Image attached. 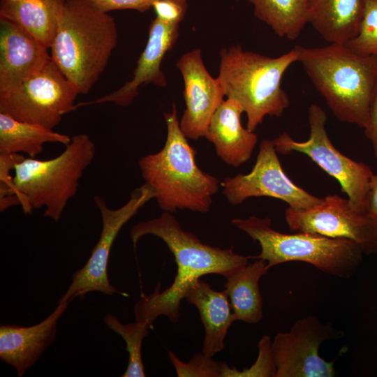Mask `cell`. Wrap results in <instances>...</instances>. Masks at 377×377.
Instances as JSON below:
<instances>
[{
    "instance_id": "obj_30",
    "label": "cell",
    "mask_w": 377,
    "mask_h": 377,
    "mask_svg": "<svg viewBox=\"0 0 377 377\" xmlns=\"http://www.w3.org/2000/svg\"><path fill=\"white\" fill-rule=\"evenodd\" d=\"M152 8L156 17L171 24H179L188 9V0H156Z\"/></svg>"
},
{
    "instance_id": "obj_3",
    "label": "cell",
    "mask_w": 377,
    "mask_h": 377,
    "mask_svg": "<svg viewBox=\"0 0 377 377\" xmlns=\"http://www.w3.org/2000/svg\"><path fill=\"white\" fill-rule=\"evenodd\" d=\"M164 118L165 145L159 151L140 159L142 177L153 188L154 198L163 212L186 209L207 213L221 182L196 164V151L180 128L175 104L171 112L164 113Z\"/></svg>"
},
{
    "instance_id": "obj_21",
    "label": "cell",
    "mask_w": 377,
    "mask_h": 377,
    "mask_svg": "<svg viewBox=\"0 0 377 377\" xmlns=\"http://www.w3.org/2000/svg\"><path fill=\"white\" fill-rule=\"evenodd\" d=\"M270 267L262 259L235 269L223 276L234 319L254 324L263 318V300L259 281Z\"/></svg>"
},
{
    "instance_id": "obj_19",
    "label": "cell",
    "mask_w": 377,
    "mask_h": 377,
    "mask_svg": "<svg viewBox=\"0 0 377 377\" xmlns=\"http://www.w3.org/2000/svg\"><path fill=\"white\" fill-rule=\"evenodd\" d=\"M184 299L199 311L205 330L202 352L212 357L224 348L228 330L235 321L227 293L215 290L198 279L188 287Z\"/></svg>"
},
{
    "instance_id": "obj_23",
    "label": "cell",
    "mask_w": 377,
    "mask_h": 377,
    "mask_svg": "<svg viewBox=\"0 0 377 377\" xmlns=\"http://www.w3.org/2000/svg\"><path fill=\"white\" fill-rule=\"evenodd\" d=\"M71 141L68 135L0 112V154L24 153L30 158H36L43 151L45 143L66 146Z\"/></svg>"
},
{
    "instance_id": "obj_29",
    "label": "cell",
    "mask_w": 377,
    "mask_h": 377,
    "mask_svg": "<svg viewBox=\"0 0 377 377\" xmlns=\"http://www.w3.org/2000/svg\"><path fill=\"white\" fill-rule=\"evenodd\" d=\"M24 158L18 154H0L1 202L0 209L3 212L14 205L20 204L13 182V176L10 173L17 162Z\"/></svg>"
},
{
    "instance_id": "obj_5",
    "label": "cell",
    "mask_w": 377,
    "mask_h": 377,
    "mask_svg": "<svg viewBox=\"0 0 377 377\" xmlns=\"http://www.w3.org/2000/svg\"><path fill=\"white\" fill-rule=\"evenodd\" d=\"M218 79L227 98L236 100L246 113V127L254 131L266 116L281 117L290 106L281 87L288 68L297 62L294 47L277 57L233 45L220 50Z\"/></svg>"
},
{
    "instance_id": "obj_14",
    "label": "cell",
    "mask_w": 377,
    "mask_h": 377,
    "mask_svg": "<svg viewBox=\"0 0 377 377\" xmlns=\"http://www.w3.org/2000/svg\"><path fill=\"white\" fill-rule=\"evenodd\" d=\"M176 67L183 78L186 105L180 128L187 138H204L213 114L226 96L223 88L206 68L200 48L184 53Z\"/></svg>"
},
{
    "instance_id": "obj_25",
    "label": "cell",
    "mask_w": 377,
    "mask_h": 377,
    "mask_svg": "<svg viewBox=\"0 0 377 377\" xmlns=\"http://www.w3.org/2000/svg\"><path fill=\"white\" fill-rule=\"evenodd\" d=\"M103 321L109 329L119 334L126 344L128 361L127 368L121 377H145L142 344L143 339L149 334L150 327L145 323L138 321L123 324L110 313L106 314Z\"/></svg>"
},
{
    "instance_id": "obj_31",
    "label": "cell",
    "mask_w": 377,
    "mask_h": 377,
    "mask_svg": "<svg viewBox=\"0 0 377 377\" xmlns=\"http://www.w3.org/2000/svg\"><path fill=\"white\" fill-rule=\"evenodd\" d=\"M98 10L108 13L116 10H135L145 13L156 0H84Z\"/></svg>"
},
{
    "instance_id": "obj_2",
    "label": "cell",
    "mask_w": 377,
    "mask_h": 377,
    "mask_svg": "<svg viewBox=\"0 0 377 377\" xmlns=\"http://www.w3.org/2000/svg\"><path fill=\"white\" fill-rule=\"evenodd\" d=\"M294 49L336 118L364 128L377 82V56L361 55L337 43Z\"/></svg>"
},
{
    "instance_id": "obj_13",
    "label": "cell",
    "mask_w": 377,
    "mask_h": 377,
    "mask_svg": "<svg viewBox=\"0 0 377 377\" xmlns=\"http://www.w3.org/2000/svg\"><path fill=\"white\" fill-rule=\"evenodd\" d=\"M339 334L330 324L322 323L316 316L297 320L290 331L278 333L272 341L275 377L334 376V361L320 356L319 348L323 341Z\"/></svg>"
},
{
    "instance_id": "obj_33",
    "label": "cell",
    "mask_w": 377,
    "mask_h": 377,
    "mask_svg": "<svg viewBox=\"0 0 377 377\" xmlns=\"http://www.w3.org/2000/svg\"><path fill=\"white\" fill-rule=\"evenodd\" d=\"M363 213L377 221V175L372 176L367 193Z\"/></svg>"
},
{
    "instance_id": "obj_7",
    "label": "cell",
    "mask_w": 377,
    "mask_h": 377,
    "mask_svg": "<svg viewBox=\"0 0 377 377\" xmlns=\"http://www.w3.org/2000/svg\"><path fill=\"white\" fill-rule=\"evenodd\" d=\"M232 223L259 242L260 253L251 259H262L271 268L300 261L341 278H350L363 260V251L355 242L300 232H281L272 228L269 217L234 219Z\"/></svg>"
},
{
    "instance_id": "obj_24",
    "label": "cell",
    "mask_w": 377,
    "mask_h": 377,
    "mask_svg": "<svg viewBox=\"0 0 377 377\" xmlns=\"http://www.w3.org/2000/svg\"><path fill=\"white\" fill-rule=\"evenodd\" d=\"M312 0H249L254 15L279 36L295 40L309 22Z\"/></svg>"
},
{
    "instance_id": "obj_10",
    "label": "cell",
    "mask_w": 377,
    "mask_h": 377,
    "mask_svg": "<svg viewBox=\"0 0 377 377\" xmlns=\"http://www.w3.org/2000/svg\"><path fill=\"white\" fill-rule=\"evenodd\" d=\"M154 197V191L147 183L135 188L128 202L118 209L110 208L103 198L94 196L102 220L99 239L85 265L73 274L72 281L58 304L70 302L73 298L90 292H101L110 296L127 295L110 283L107 269L110 251L122 227Z\"/></svg>"
},
{
    "instance_id": "obj_32",
    "label": "cell",
    "mask_w": 377,
    "mask_h": 377,
    "mask_svg": "<svg viewBox=\"0 0 377 377\" xmlns=\"http://www.w3.org/2000/svg\"><path fill=\"white\" fill-rule=\"evenodd\" d=\"M363 128L371 143L374 156L377 159V82L371 98L367 120Z\"/></svg>"
},
{
    "instance_id": "obj_20",
    "label": "cell",
    "mask_w": 377,
    "mask_h": 377,
    "mask_svg": "<svg viewBox=\"0 0 377 377\" xmlns=\"http://www.w3.org/2000/svg\"><path fill=\"white\" fill-rule=\"evenodd\" d=\"M364 0H312L309 22L330 43L345 44L358 33Z\"/></svg>"
},
{
    "instance_id": "obj_4",
    "label": "cell",
    "mask_w": 377,
    "mask_h": 377,
    "mask_svg": "<svg viewBox=\"0 0 377 377\" xmlns=\"http://www.w3.org/2000/svg\"><path fill=\"white\" fill-rule=\"evenodd\" d=\"M114 18L84 0H67L50 46V57L79 94L92 89L117 43Z\"/></svg>"
},
{
    "instance_id": "obj_8",
    "label": "cell",
    "mask_w": 377,
    "mask_h": 377,
    "mask_svg": "<svg viewBox=\"0 0 377 377\" xmlns=\"http://www.w3.org/2000/svg\"><path fill=\"white\" fill-rule=\"evenodd\" d=\"M308 119L309 139L299 142L283 132L272 140L277 153L287 155L295 151L309 156L337 180L353 208L363 212L369 184L374 175L371 169L364 163L348 158L332 145L325 128L327 115L320 106L315 103L309 106Z\"/></svg>"
},
{
    "instance_id": "obj_16",
    "label": "cell",
    "mask_w": 377,
    "mask_h": 377,
    "mask_svg": "<svg viewBox=\"0 0 377 377\" xmlns=\"http://www.w3.org/2000/svg\"><path fill=\"white\" fill-rule=\"evenodd\" d=\"M47 50L17 23L0 18V94L40 70L51 59Z\"/></svg>"
},
{
    "instance_id": "obj_1",
    "label": "cell",
    "mask_w": 377,
    "mask_h": 377,
    "mask_svg": "<svg viewBox=\"0 0 377 377\" xmlns=\"http://www.w3.org/2000/svg\"><path fill=\"white\" fill-rule=\"evenodd\" d=\"M161 239L173 254L177 272L172 284L161 290L158 283L149 295L142 296L134 304L135 321L149 327L160 316L176 323L180 303L188 287L202 276L216 274L225 276L249 264L250 256L237 254L232 249H221L202 243L194 234L185 231L171 212H163L156 218L134 225L130 237L134 249L143 236Z\"/></svg>"
},
{
    "instance_id": "obj_28",
    "label": "cell",
    "mask_w": 377,
    "mask_h": 377,
    "mask_svg": "<svg viewBox=\"0 0 377 377\" xmlns=\"http://www.w3.org/2000/svg\"><path fill=\"white\" fill-rule=\"evenodd\" d=\"M168 355L179 377H221V362L202 352L195 353L188 362L179 360L172 351Z\"/></svg>"
},
{
    "instance_id": "obj_15",
    "label": "cell",
    "mask_w": 377,
    "mask_h": 377,
    "mask_svg": "<svg viewBox=\"0 0 377 377\" xmlns=\"http://www.w3.org/2000/svg\"><path fill=\"white\" fill-rule=\"evenodd\" d=\"M179 27V24H168L157 17L152 20L149 25L147 44L137 61L133 78L110 94L93 101L76 103V109L83 105L107 102L126 107L138 96L141 84L152 83L157 87H165L168 84L167 79L161 66L166 53L171 50L177 43Z\"/></svg>"
},
{
    "instance_id": "obj_34",
    "label": "cell",
    "mask_w": 377,
    "mask_h": 377,
    "mask_svg": "<svg viewBox=\"0 0 377 377\" xmlns=\"http://www.w3.org/2000/svg\"><path fill=\"white\" fill-rule=\"evenodd\" d=\"M11 1H19V0H11Z\"/></svg>"
},
{
    "instance_id": "obj_17",
    "label": "cell",
    "mask_w": 377,
    "mask_h": 377,
    "mask_svg": "<svg viewBox=\"0 0 377 377\" xmlns=\"http://www.w3.org/2000/svg\"><path fill=\"white\" fill-rule=\"evenodd\" d=\"M69 303L58 304L45 319L30 327L1 325L0 358L13 367L19 377L22 376L54 342L58 320Z\"/></svg>"
},
{
    "instance_id": "obj_6",
    "label": "cell",
    "mask_w": 377,
    "mask_h": 377,
    "mask_svg": "<svg viewBox=\"0 0 377 377\" xmlns=\"http://www.w3.org/2000/svg\"><path fill=\"white\" fill-rule=\"evenodd\" d=\"M95 153L94 142L81 133L73 136L63 152L53 158L29 157L17 162L13 182L24 212L31 214L34 209L44 207L43 216L58 222Z\"/></svg>"
},
{
    "instance_id": "obj_27",
    "label": "cell",
    "mask_w": 377,
    "mask_h": 377,
    "mask_svg": "<svg viewBox=\"0 0 377 377\" xmlns=\"http://www.w3.org/2000/svg\"><path fill=\"white\" fill-rule=\"evenodd\" d=\"M272 341L269 336L264 335L258 342V357L256 362L249 369L238 371L221 362V377H275L276 367L271 349Z\"/></svg>"
},
{
    "instance_id": "obj_11",
    "label": "cell",
    "mask_w": 377,
    "mask_h": 377,
    "mask_svg": "<svg viewBox=\"0 0 377 377\" xmlns=\"http://www.w3.org/2000/svg\"><path fill=\"white\" fill-rule=\"evenodd\" d=\"M284 215L293 231L347 239L356 242L365 255L377 252V221L355 209L348 198L328 195L309 208L288 207Z\"/></svg>"
},
{
    "instance_id": "obj_12",
    "label": "cell",
    "mask_w": 377,
    "mask_h": 377,
    "mask_svg": "<svg viewBox=\"0 0 377 377\" xmlns=\"http://www.w3.org/2000/svg\"><path fill=\"white\" fill-rule=\"evenodd\" d=\"M220 185L232 205H238L249 198L265 196L286 202L288 207L306 209L322 200L296 185L286 175L273 140L269 139L260 142L256 163L249 173L227 177Z\"/></svg>"
},
{
    "instance_id": "obj_18",
    "label": "cell",
    "mask_w": 377,
    "mask_h": 377,
    "mask_svg": "<svg viewBox=\"0 0 377 377\" xmlns=\"http://www.w3.org/2000/svg\"><path fill=\"white\" fill-rule=\"evenodd\" d=\"M243 112L236 100H223L213 114L204 136L213 144L217 156L235 168L250 159L258 142L254 131L242 125Z\"/></svg>"
},
{
    "instance_id": "obj_22",
    "label": "cell",
    "mask_w": 377,
    "mask_h": 377,
    "mask_svg": "<svg viewBox=\"0 0 377 377\" xmlns=\"http://www.w3.org/2000/svg\"><path fill=\"white\" fill-rule=\"evenodd\" d=\"M67 0H1L0 18L13 21L50 48Z\"/></svg>"
},
{
    "instance_id": "obj_9",
    "label": "cell",
    "mask_w": 377,
    "mask_h": 377,
    "mask_svg": "<svg viewBox=\"0 0 377 377\" xmlns=\"http://www.w3.org/2000/svg\"><path fill=\"white\" fill-rule=\"evenodd\" d=\"M78 91L50 59L18 87L0 94V112L53 129L75 110Z\"/></svg>"
},
{
    "instance_id": "obj_26",
    "label": "cell",
    "mask_w": 377,
    "mask_h": 377,
    "mask_svg": "<svg viewBox=\"0 0 377 377\" xmlns=\"http://www.w3.org/2000/svg\"><path fill=\"white\" fill-rule=\"evenodd\" d=\"M344 45L357 54L377 56V0H364L359 31Z\"/></svg>"
}]
</instances>
